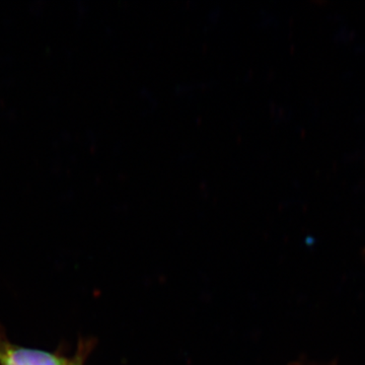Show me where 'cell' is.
Instances as JSON below:
<instances>
[{
    "instance_id": "6da1fadb",
    "label": "cell",
    "mask_w": 365,
    "mask_h": 365,
    "mask_svg": "<svg viewBox=\"0 0 365 365\" xmlns=\"http://www.w3.org/2000/svg\"><path fill=\"white\" fill-rule=\"evenodd\" d=\"M61 351L49 352L14 344L0 327V365H69Z\"/></svg>"
},
{
    "instance_id": "7a4b0ae2",
    "label": "cell",
    "mask_w": 365,
    "mask_h": 365,
    "mask_svg": "<svg viewBox=\"0 0 365 365\" xmlns=\"http://www.w3.org/2000/svg\"><path fill=\"white\" fill-rule=\"evenodd\" d=\"M90 342L83 341V342L79 343L78 350H76L74 356L72 357L69 365H85V360L88 355V352H90Z\"/></svg>"
}]
</instances>
